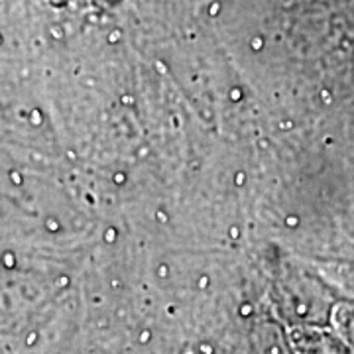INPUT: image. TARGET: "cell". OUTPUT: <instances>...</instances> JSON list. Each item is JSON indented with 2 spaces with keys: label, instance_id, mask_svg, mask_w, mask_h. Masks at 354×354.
I'll return each mask as SVG.
<instances>
[{
  "label": "cell",
  "instance_id": "1",
  "mask_svg": "<svg viewBox=\"0 0 354 354\" xmlns=\"http://www.w3.org/2000/svg\"><path fill=\"white\" fill-rule=\"evenodd\" d=\"M291 342L299 354H346L344 342L323 329H295Z\"/></svg>",
  "mask_w": 354,
  "mask_h": 354
},
{
  "label": "cell",
  "instance_id": "2",
  "mask_svg": "<svg viewBox=\"0 0 354 354\" xmlns=\"http://www.w3.org/2000/svg\"><path fill=\"white\" fill-rule=\"evenodd\" d=\"M341 329L342 335H344V341L346 344H351L354 348V313H346V315L341 319Z\"/></svg>",
  "mask_w": 354,
  "mask_h": 354
}]
</instances>
